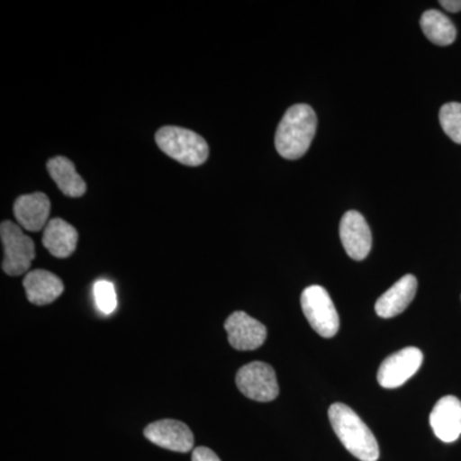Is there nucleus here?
Instances as JSON below:
<instances>
[{"instance_id": "1a4fd4ad", "label": "nucleus", "mask_w": 461, "mask_h": 461, "mask_svg": "<svg viewBox=\"0 0 461 461\" xmlns=\"http://www.w3.org/2000/svg\"><path fill=\"white\" fill-rule=\"evenodd\" d=\"M339 238L351 259L363 260L371 253V229L359 212L350 211L344 214L339 223Z\"/></svg>"}, {"instance_id": "9d476101", "label": "nucleus", "mask_w": 461, "mask_h": 461, "mask_svg": "<svg viewBox=\"0 0 461 461\" xmlns=\"http://www.w3.org/2000/svg\"><path fill=\"white\" fill-rule=\"evenodd\" d=\"M144 435L154 445L176 453H189L194 447L193 432L180 420L154 421L144 429Z\"/></svg>"}, {"instance_id": "f257e3e1", "label": "nucleus", "mask_w": 461, "mask_h": 461, "mask_svg": "<svg viewBox=\"0 0 461 461\" xmlns=\"http://www.w3.org/2000/svg\"><path fill=\"white\" fill-rule=\"evenodd\" d=\"M317 131V114L306 104L287 109L276 131L275 144L285 159L295 160L304 156Z\"/></svg>"}, {"instance_id": "412c9836", "label": "nucleus", "mask_w": 461, "mask_h": 461, "mask_svg": "<svg viewBox=\"0 0 461 461\" xmlns=\"http://www.w3.org/2000/svg\"><path fill=\"white\" fill-rule=\"evenodd\" d=\"M439 5L446 9V11L451 12V14H456L461 11V0H441Z\"/></svg>"}, {"instance_id": "f8f14e48", "label": "nucleus", "mask_w": 461, "mask_h": 461, "mask_svg": "<svg viewBox=\"0 0 461 461\" xmlns=\"http://www.w3.org/2000/svg\"><path fill=\"white\" fill-rule=\"evenodd\" d=\"M14 212L17 222L23 229L39 232L47 227L50 213V200L42 193L21 195L14 202Z\"/></svg>"}, {"instance_id": "f3484780", "label": "nucleus", "mask_w": 461, "mask_h": 461, "mask_svg": "<svg viewBox=\"0 0 461 461\" xmlns=\"http://www.w3.org/2000/svg\"><path fill=\"white\" fill-rule=\"evenodd\" d=\"M420 27L427 39L439 47H447L456 39V27L453 21L436 9L424 12L420 18Z\"/></svg>"}, {"instance_id": "20e7f679", "label": "nucleus", "mask_w": 461, "mask_h": 461, "mask_svg": "<svg viewBox=\"0 0 461 461\" xmlns=\"http://www.w3.org/2000/svg\"><path fill=\"white\" fill-rule=\"evenodd\" d=\"M302 309L312 329L321 338L330 339L339 332L338 311L326 288L318 285L306 287L302 294Z\"/></svg>"}, {"instance_id": "ddd939ff", "label": "nucleus", "mask_w": 461, "mask_h": 461, "mask_svg": "<svg viewBox=\"0 0 461 461\" xmlns=\"http://www.w3.org/2000/svg\"><path fill=\"white\" fill-rule=\"evenodd\" d=\"M417 290V278L412 275L403 276L375 302V313L381 318H393L402 314L414 300Z\"/></svg>"}, {"instance_id": "dca6fc26", "label": "nucleus", "mask_w": 461, "mask_h": 461, "mask_svg": "<svg viewBox=\"0 0 461 461\" xmlns=\"http://www.w3.org/2000/svg\"><path fill=\"white\" fill-rule=\"evenodd\" d=\"M47 168L50 177L65 195L69 198H80L86 193V184L76 171L74 163L68 158H51Z\"/></svg>"}, {"instance_id": "39448f33", "label": "nucleus", "mask_w": 461, "mask_h": 461, "mask_svg": "<svg viewBox=\"0 0 461 461\" xmlns=\"http://www.w3.org/2000/svg\"><path fill=\"white\" fill-rule=\"evenodd\" d=\"M0 236L5 248L3 271L14 277L29 271L36 257L32 239L26 236L21 227L11 221H5L0 224Z\"/></svg>"}, {"instance_id": "2eb2a0df", "label": "nucleus", "mask_w": 461, "mask_h": 461, "mask_svg": "<svg viewBox=\"0 0 461 461\" xmlns=\"http://www.w3.org/2000/svg\"><path fill=\"white\" fill-rule=\"evenodd\" d=\"M77 230L60 218L50 221L42 235V245L56 258L71 257L77 248Z\"/></svg>"}, {"instance_id": "7ed1b4c3", "label": "nucleus", "mask_w": 461, "mask_h": 461, "mask_svg": "<svg viewBox=\"0 0 461 461\" xmlns=\"http://www.w3.org/2000/svg\"><path fill=\"white\" fill-rule=\"evenodd\" d=\"M156 141L163 153L185 166L198 167L209 157V147L204 139L182 127H162L156 133Z\"/></svg>"}, {"instance_id": "423d86ee", "label": "nucleus", "mask_w": 461, "mask_h": 461, "mask_svg": "<svg viewBox=\"0 0 461 461\" xmlns=\"http://www.w3.org/2000/svg\"><path fill=\"white\" fill-rule=\"evenodd\" d=\"M236 384L242 395L256 402H272L280 393L275 369L267 363L253 362L240 368Z\"/></svg>"}, {"instance_id": "f03ea898", "label": "nucleus", "mask_w": 461, "mask_h": 461, "mask_svg": "<svg viewBox=\"0 0 461 461\" xmlns=\"http://www.w3.org/2000/svg\"><path fill=\"white\" fill-rule=\"evenodd\" d=\"M329 418L332 429L346 450L362 461H377L379 447L375 436L362 418L345 403L330 406Z\"/></svg>"}, {"instance_id": "6ab92c4d", "label": "nucleus", "mask_w": 461, "mask_h": 461, "mask_svg": "<svg viewBox=\"0 0 461 461\" xmlns=\"http://www.w3.org/2000/svg\"><path fill=\"white\" fill-rule=\"evenodd\" d=\"M94 297H95L96 308L103 314H112L117 308V295L112 282L105 280L96 282L94 285Z\"/></svg>"}, {"instance_id": "4468645a", "label": "nucleus", "mask_w": 461, "mask_h": 461, "mask_svg": "<svg viewBox=\"0 0 461 461\" xmlns=\"http://www.w3.org/2000/svg\"><path fill=\"white\" fill-rule=\"evenodd\" d=\"M27 299L33 305H48L56 302L62 295L65 286L59 277L54 273L36 269L29 272L23 280Z\"/></svg>"}, {"instance_id": "9b49d317", "label": "nucleus", "mask_w": 461, "mask_h": 461, "mask_svg": "<svg viewBox=\"0 0 461 461\" xmlns=\"http://www.w3.org/2000/svg\"><path fill=\"white\" fill-rule=\"evenodd\" d=\"M430 427L435 435L446 444L456 441L461 436V402L455 396H444L430 412Z\"/></svg>"}, {"instance_id": "0eeeda50", "label": "nucleus", "mask_w": 461, "mask_h": 461, "mask_svg": "<svg viewBox=\"0 0 461 461\" xmlns=\"http://www.w3.org/2000/svg\"><path fill=\"white\" fill-rule=\"evenodd\" d=\"M423 363V353L418 348H406L390 355L382 362L377 373L378 384L384 388L402 386Z\"/></svg>"}, {"instance_id": "a211bd4d", "label": "nucleus", "mask_w": 461, "mask_h": 461, "mask_svg": "<svg viewBox=\"0 0 461 461\" xmlns=\"http://www.w3.org/2000/svg\"><path fill=\"white\" fill-rule=\"evenodd\" d=\"M439 123L446 135L456 144H461V104L447 103L439 111Z\"/></svg>"}, {"instance_id": "6e6552de", "label": "nucleus", "mask_w": 461, "mask_h": 461, "mask_svg": "<svg viewBox=\"0 0 461 461\" xmlns=\"http://www.w3.org/2000/svg\"><path fill=\"white\" fill-rule=\"evenodd\" d=\"M224 330L230 345L240 351L256 350L267 339L266 326L244 312L230 314L224 321Z\"/></svg>"}, {"instance_id": "aec40b11", "label": "nucleus", "mask_w": 461, "mask_h": 461, "mask_svg": "<svg viewBox=\"0 0 461 461\" xmlns=\"http://www.w3.org/2000/svg\"><path fill=\"white\" fill-rule=\"evenodd\" d=\"M193 461H221V459L211 448L200 446L193 451Z\"/></svg>"}]
</instances>
